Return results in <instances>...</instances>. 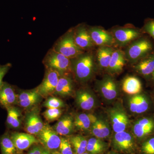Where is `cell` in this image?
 <instances>
[{
	"label": "cell",
	"mask_w": 154,
	"mask_h": 154,
	"mask_svg": "<svg viewBox=\"0 0 154 154\" xmlns=\"http://www.w3.org/2000/svg\"><path fill=\"white\" fill-rule=\"evenodd\" d=\"M95 58L92 53L84 52L71 59V69L78 81L85 82L93 76L95 69Z\"/></svg>",
	"instance_id": "obj_1"
},
{
	"label": "cell",
	"mask_w": 154,
	"mask_h": 154,
	"mask_svg": "<svg viewBox=\"0 0 154 154\" xmlns=\"http://www.w3.org/2000/svg\"><path fill=\"white\" fill-rule=\"evenodd\" d=\"M124 51L126 60L134 64L149 54L154 50L153 42L143 36L132 42L126 46Z\"/></svg>",
	"instance_id": "obj_2"
},
{
	"label": "cell",
	"mask_w": 154,
	"mask_h": 154,
	"mask_svg": "<svg viewBox=\"0 0 154 154\" xmlns=\"http://www.w3.org/2000/svg\"><path fill=\"white\" fill-rule=\"evenodd\" d=\"M52 49L71 60L85 52L76 44L73 28L69 30L58 39Z\"/></svg>",
	"instance_id": "obj_3"
},
{
	"label": "cell",
	"mask_w": 154,
	"mask_h": 154,
	"mask_svg": "<svg viewBox=\"0 0 154 154\" xmlns=\"http://www.w3.org/2000/svg\"><path fill=\"white\" fill-rule=\"evenodd\" d=\"M113 150L124 154H137L138 143L134 137L126 131L115 133L111 141Z\"/></svg>",
	"instance_id": "obj_4"
},
{
	"label": "cell",
	"mask_w": 154,
	"mask_h": 154,
	"mask_svg": "<svg viewBox=\"0 0 154 154\" xmlns=\"http://www.w3.org/2000/svg\"><path fill=\"white\" fill-rule=\"evenodd\" d=\"M43 63L46 69L57 71L62 75L71 69V60L52 48L48 51Z\"/></svg>",
	"instance_id": "obj_5"
},
{
	"label": "cell",
	"mask_w": 154,
	"mask_h": 154,
	"mask_svg": "<svg viewBox=\"0 0 154 154\" xmlns=\"http://www.w3.org/2000/svg\"><path fill=\"white\" fill-rule=\"evenodd\" d=\"M115 42V45L120 47H126L132 42L143 36L142 30L132 28L117 27L110 32Z\"/></svg>",
	"instance_id": "obj_6"
},
{
	"label": "cell",
	"mask_w": 154,
	"mask_h": 154,
	"mask_svg": "<svg viewBox=\"0 0 154 154\" xmlns=\"http://www.w3.org/2000/svg\"><path fill=\"white\" fill-rule=\"evenodd\" d=\"M38 140L40 141L45 149L50 152L57 151L59 148L61 137L53 128L49 125H44L43 128L37 135Z\"/></svg>",
	"instance_id": "obj_7"
},
{
	"label": "cell",
	"mask_w": 154,
	"mask_h": 154,
	"mask_svg": "<svg viewBox=\"0 0 154 154\" xmlns=\"http://www.w3.org/2000/svg\"><path fill=\"white\" fill-rule=\"evenodd\" d=\"M134 136L137 143L154 134V117L146 116L135 122L133 128Z\"/></svg>",
	"instance_id": "obj_8"
},
{
	"label": "cell",
	"mask_w": 154,
	"mask_h": 154,
	"mask_svg": "<svg viewBox=\"0 0 154 154\" xmlns=\"http://www.w3.org/2000/svg\"><path fill=\"white\" fill-rule=\"evenodd\" d=\"M61 75L57 71L47 69L44 79L36 88L38 94L42 97H46L54 94L59 79Z\"/></svg>",
	"instance_id": "obj_9"
},
{
	"label": "cell",
	"mask_w": 154,
	"mask_h": 154,
	"mask_svg": "<svg viewBox=\"0 0 154 154\" xmlns=\"http://www.w3.org/2000/svg\"><path fill=\"white\" fill-rule=\"evenodd\" d=\"M97 87L103 97L108 101L114 100L118 96V85L111 76L106 75L97 82Z\"/></svg>",
	"instance_id": "obj_10"
},
{
	"label": "cell",
	"mask_w": 154,
	"mask_h": 154,
	"mask_svg": "<svg viewBox=\"0 0 154 154\" xmlns=\"http://www.w3.org/2000/svg\"><path fill=\"white\" fill-rule=\"evenodd\" d=\"M91 38L95 45L101 46L112 47L115 45L112 34L98 27H92L88 28Z\"/></svg>",
	"instance_id": "obj_11"
},
{
	"label": "cell",
	"mask_w": 154,
	"mask_h": 154,
	"mask_svg": "<svg viewBox=\"0 0 154 154\" xmlns=\"http://www.w3.org/2000/svg\"><path fill=\"white\" fill-rule=\"evenodd\" d=\"M74 38L77 45L84 51L89 50L94 47V45L88 28L81 24L73 29Z\"/></svg>",
	"instance_id": "obj_12"
},
{
	"label": "cell",
	"mask_w": 154,
	"mask_h": 154,
	"mask_svg": "<svg viewBox=\"0 0 154 154\" xmlns=\"http://www.w3.org/2000/svg\"><path fill=\"white\" fill-rule=\"evenodd\" d=\"M151 103L149 97L145 94H137L130 100V110L132 113L135 114H143L149 110Z\"/></svg>",
	"instance_id": "obj_13"
},
{
	"label": "cell",
	"mask_w": 154,
	"mask_h": 154,
	"mask_svg": "<svg viewBox=\"0 0 154 154\" xmlns=\"http://www.w3.org/2000/svg\"><path fill=\"white\" fill-rule=\"evenodd\" d=\"M134 65L135 70L137 73L146 79L151 78L154 71V50Z\"/></svg>",
	"instance_id": "obj_14"
},
{
	"label": "cell",
	"mask_w": 154,
	"mask_h": 154,
	"mask_svg": "<svg viewBox=\"0 0 154 154\" xmlns=\"http://www.w3.org/2000/svg\"><path fill=\"white\" fill-rule=\"evenodd\" d=\"M10 136L17 151H20L27 149L38 142L34 135L28 133L14 132Z\"/></svg>",
	"instance_id": "obj_15"
},
{
	"label": "cell",
	"mask_w": 154,
	"mask_h": 154,
	"mask_svg": "<svg viewBox=\"0 0 154 154\" xmlns=\"http://www.w3.org/2000/svg\"><path fill=\"white\" fill-rule=\"evenodd\" d=\"M110 115L114 132L125 131L129 124V119L125 112L121 109L115 108L111 110Z\"/></svg>",
	"instance_id": "obj_16"
},
{
	"label": "cell",
	"mask_w": 154,
	"mask_h": 154,
	"mask_svg": "<svg viewBox=\"0 0 154 154\" xmlns=\"http://www.w3.org/2000/svg\"><path fill=\"white\" fill-rule=\"evenodd\" d=\"M44 125L37 111H31L26 116L25 129L28 133L37 136L43 128Z\"/></svg>",
	"instance_id": "obj_17"
},
{
	"label": "cell",
	"mask_w": 154,
	"mask_h": 154,
	"mask_svg": "<svg viewBox=\"0 0 154 154\" xmlns=\"http://www.w3.org/2000/svg\"><path fill=\"white\" fill-rule=\"evenodd\" d=\"M18 95L16 94L13 86L4 82L0 88V104L7 108L17 103Z\"/></svg>",
	"instance_id": "obj_18"
},
{
	"label": "cell",
	"mask_w": 154,
	"mask_h": 154,
	"mask_svg": "<svg viewBox=\"0 0 154 154\" xmlns=\"http://www.w3.org/2000/svg\"><path fill=\"white\" fill-rule=\"evenodd\" d=\"M42 97L36 89L23 91L18 95L17 103L23 108H30L39 103Z\"/></svg>",
	"instance_id": "obj_19"
},
{
	"label": "cell",
	"mask_w": 154,
	"mask_h": 154,
	"mask_svg": "<svg viewBox=\"0 0 154 154\" xmlns=\"http://www.w3.org/2000/svg\"><path fill=\"white\" fill-rule=\"evenodd\" d=\"M124 51L120 49L114 50L107 71L111 74L119 73L122 71L125 64Z\"/></svg>",
	"instance_id": "obj_20"
},
{
	"label": "cell",
	"mask_w": 154,
	"mask_h": 154,
	"mask_svg": "<svg viewBox=\"0 0 154 154\" xmlns=\"http://www.w3.org/2000/svg\"><path fill=\"white\" fill-rule=\"evenodd\" d=\"M76 96V102L81 109L90 110L94 108L95 100L91 92L87 90H81L77 91Z\"/></svg>",
	"instance_id": "obj_21"
},
{
	"label": "cell",
	"mask_w": 154,
	"mask_h": 154,
	"mask_svg": "<svg viewBox=\"0 0 154 154\" xmlns=\"http://www.w3.org/2000/svg\"><path fill=\"white\" fill-rule=\"evenodd\" d=\"M91 124L92 133L95 137L102 140L106 139L109 137L110 134V128L106 121L95 117Z\"/></svg>",
	"instance_id": "obj_22"
},
{
	"label": "cell",
	"mask_w": 154,
	"mask_h": 154,
	"mask_svg": "<svg viewBox=\"0 0 154 154\" xmlns=\"http://www.w3.org/2000/svg\"><path fill=\"white\" fill-rule=\"evenodd\" d=\"M74 127V119L71 116L65 115L59 119L53 128L60 135L67 136L73 132Z\"/></svg>",
	"instance_id": "obj_23"
},
{
	"label": "cell",
	"mask_w": 154,
	"mask_h": 154,
	"mask_svg": "<svg viewBox=\"0 0 154 154\" xmlns=\"http://www.w3.org/2000/svg\"><path fill=\"white\" fill-rule=\"evenodd\" d=\"M114 50L112 47L108 46H101L98 48L96 52V62L100 69L107 70Z\"/></svg>",
	"instance_id": "obj_24"
},
{
	"label": "cell",
	"mask_w": 154,
	"mask_h": 154,
	"mask_svg": "<svg viewBox=\"0 0 154 154\" xmlns=\"http://www.w3.org/2000/svg\"><path fill=\"white\" fill-rule=\"evenodd\" d=\"M73 91V85L71 79L65 75L59 79L54 94L62 97L70 96Z\"/></svg>",
	"instance_id": "obj_25"
},
{
	"label": "cell",
	"mask_w": 154,
	"mask_h": 154,
	"mask_svg": "<svg viewBox=\"0 0 154 154\" xmlns=\"http://www.w3.org/2000/svg\"><path fill=\"white\" fill-rule=\"evenodd\" d=\"M122 90L129 95H137L140 94L142 90V85L140 80L134 76L127 77L123 81Z\"/></svg>",
	"instance_id": "obj_26"
},
{
	"label": "cell",
	"mask_w": 154,
	"mask_h": 154,
	"mask_svg": "<svg viewBox=\"0 0 154 154\" xmlns=\"http://www.w3.org/2000/svg\"><path fill=\"white\" fill-rule=\"evenodd\" d=\"M8 111L7 123L11 128L17 129L21 126L22 122V115L21 111L14 106L6 108Z\"/></svg>",
	"instance_id": "obj_27"
},
{
	"label": "cell",
	"mask_w": 154,
	"mask_h": 154,
	"mask_svg": "<svg viewBox=\"0 0 154 154\" xmlns=\"http://www.w3.org/2000/svg\"><path fill=\"white\" fill-rule=\"evenodd\" d=\"M107 148V143L102 140L96 137H91L88 140L86 150L91 154H103Z\"/></svg>",
	"instance_id": "obj_28"
},
{
	"label": "cell",
	"mask_w": 154,
	"mask_h": 154,
	"mask_svg": "<svg viewBox=\"0 0 154 154\" xmlns=\"http://www.w3.org/2000/svg\"><path fill=\"white\" fill-rule=\"evenodd\" d=\"M69 140L75 154H82L87 152L88 140L84 137L79 135L73 136L70 138Z\"/></svg>",
	"instance_id": "obj_29"
},
{
	"label": "cell",
	"mask_w": 154,
	"mask_h": 154,
	"mask_svg": "<svg viewBox=\"0 0 154 154\" xmlns=\"http://www.w3.org/2000/svg\"><path fill=\"white\" fill-rule=\"evenodd\" d=\"M92 115L85 113H81L76 116L74 119L75 127L82 131L89 129L92 124Z\"/></svg>",
	"instance_id": "obj_30"
},
{
	"label": "cell",
	"mask_w": 154,
	"mask_h": 154,
	"mask_svg": "<svg viewBox=\"0 0 154 154\" xmlns=\"http://www.w3.org/2000/svg\"><path fill=\"white\" fill-rule=\"evenodd\" d=\"M2 154H16L17 150L14 145L11 136L7 134L3 135L0 139Z\"/></svg>",
	"instance_id": "obj_31"
},
{
	"label": "cell",
	"mask_w": 154,
	"mask_h": 154,
	"mask_svg": "<svg viewBox=\"0 0 154 154\" xmlns=\"http://www.w3.org/2000/svg\"><path fill=\"white\" fill-rule=\"evenodd\" d=\"M137 154H154V134L138 143Z\"/></svg>",
	"instance_id": "obj_32"
},
{
	"label": "cell",
	"mask_w": 154,
	"mask_h": 154,
	"mask_svg": "<svg viewBox=\"0 0 154 154\" xmlns=\"http://www.w3.org/2000/svg\"><path fill=\"white\" fill-rule=\"evenodd\" d=\"M62 113L60 108H48L43 113L44 117L47 121L51 122L60 118Z\"/></svg>",
	"instance_id": "obj_33"
},
{
	"label": "cell",
	"mask_w": 154,
	"mask_h": 154,
	"mask_svg": "<svg viewBox=\"0 0 154 154\" xmlns=\"http://www.w3.org/2000/svg\"><path fill=\"white\" fill-rule=\"evenodd\" d=\"M43 106L47 108H61L65 107V104L60 99L50 97L45 102Z\"/></svg>",
	"instance_id": "obj_34"
},
{
	"label": "cell",
	"mask_w": 154,
	"mask_h": 154,
	"mask_svg": "<svg viewBox=\"0 0 154 154\" xmlns=\"http://www.w3.org/2000/svg\"><path fill=\"white\" fill-rule=\"evenodd\" d=\"M59 152L61 154H74L73 150L69 139L61 137V142Z\"/></svg>",
	"instance_id": "obj_35"
},
{
	"label": "cell",
	"mask_w": 154,
	"mask_h": 154,
	"mask_svg": "<svg viewBox=\"0 0 154 154\" xmlns=\"http://www.w3.org/2000/svg\"><path fill=\"white\" fill-rule=\"evenodd\" d=\"M142 31L143 33L149 34L154 39V19L146 20Z\"/></svg>",
	"instance_id": "obj_36"
},
{
	"label": "cell",
	"mask_w": 154,
	"mask_h": 154,
	"mask_svg": "<svg viewBox=\"0 0 154 154\" xmlns=\"http://www.w3.org/2000/svg\"><path fill=\"white\" fill-rule=\"evenodd\" d=\"M11 67L12 64L11 63H8L5 65L0 64V88L4 83L3 80L4 77L7 74Z\"/></svg>",
	"instance_id": "obj_37"
},
{
	"label": "cell",
	"mask_w": 154,
	"mask_h": 154,
	"mask_svg": "<svg viewBox=\"0 0 154 154\" xmlns=\"http://www.w3.org/2000/svg\"><path fill=\"white\" fill-rule=\"evenodd\" d=\"M103 154H124L118 152H116L115 151L112 150L110 151H109L108 152H105V153Z\"/></svg>",
	"instance_id": "obj_38"
},
{
	"label": "cell",
	"mask_w": 154,
	"mask_h": 154,
	"mask_svg": "<svg viewBox=\"0 0 154 154\" xmlns=\"http://www.w3.org/2000/svg\"><path fill=\"white\" fill-rule=\"evenodd\" d=\"M42 154H51V153L45 149L43 150Z\"/></svg>",
	"instance_id": "obj_39"
},
{
	"label": "cell",
	"mask_w": 154,
	"mask_h": 154,
	"mask_svg": "<svg viewBox=\"0 0 154 154\" xmlns=\"http://www.w3.org/2000/svg\"><path fill=\"white\" fill-rule=\"evenodd\" d=\"M51 154H61L59 152L57 151H54L51 152Z\"/></svg>",
	"instance_id": "obj_40"
},
{
	"label": "cell",
	"mask_w": 154,
	"mask_h": 154,
	"mask_svg": "<svg viewBox=\"0 0 154 154\" xmlns=\"http://www.w3.org/2000/svg\"><path fill=\"white\" fill-rule=\"evenodd\" d=\"M151 79L152 80L154 84V71L153 72L152 74Z\"/></svg>",
	"instance_id": "obj_41"
},
{
	"label": "cell",
	"mask_w": 154,
	"mask_h": 154,
	"mask_svg": "<svg viewBox=\"0 0 154 154\" xmlns=\"http://www.w3.org/2000/svg\"><path fill=\"white\" fill-rule=\"evenodd\" d=\"M27 154H33V150H32V149H31Z\"/></svg>",
	"instance_id": "obj_42"
},
{
	"label": "cell",
	"mask_w": 154,
	"mask_h": 154,
	"mask_svg": "<svg viewBox=\"0 0 154 154\" xmlns=\"http://www.w3.org/2000/svg\"><path fill=\"white\" fill-rule=\"evenodd\" d=\"M82 154H90V153H89V152H85V153H84Z\"/></svg>",
	"instance_id": "obj_43"
}]
</instances>
